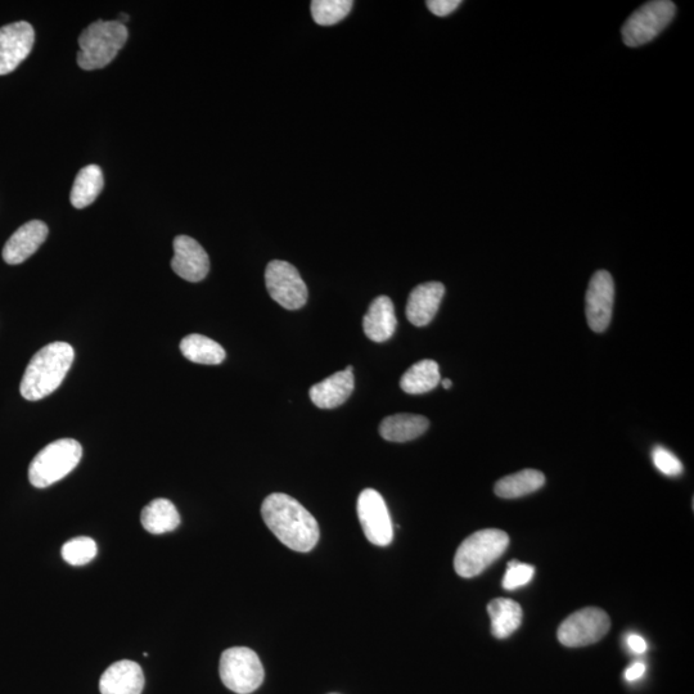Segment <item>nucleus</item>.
Here are the masks:
<instances>
[{
  "label": "nucleus",
  "instance_id": "25",
  "mask_svg": "<svg viewBox=\"0 0 694 694\" xmlns=\"http://www.w3.org/2000/svg\"><path fill=\"white\" fill-rule=\"evenodd\" d=\"M180 351L184 358L193 363L219 365L225 360V350L218 342L202 335H188L180 342Z\"/></svg>",
  "mask_w": 694,
  "mask_h": 694
},
{
  "label": "nucleus",
  "instance_id": "8",
  "mask_svg": "<svg viewBox=\"0 0 694 694\" xmlns=\"http://www.w3.org/2000/svg\"><path fill=\"white\" fill-rule=\"evenodd\" d=\"M611 620L597 607L583 608L567 617L558 629V641L566 647H585L601 641L610 632Z\"/></svg>",
  "mask_w": 694,
  "mask_h": 694
},
{
  "label": "nucleus",
  "instance_id": "19",
  "mask_svg": "<svg viewBox=\"0 0 694 694\" xmlns=\"http://www.w3.org/2000/svg\"><path fill=\"white\" fill-rule=\"evenodd\" d=\"M430 422L417 414H395L383 419L380 434L391 443H407L425 434Z\"/></svg>",
  "mask_w": 694,
  "mask_h": 694
},
{
  "label": "nucleus",
  "instance_id": "18",
  "mask_svg": "<svg viewBox=\"0 0 694 694\" xmlns=\"http://www.w3.org/2000/svg\"><path fill=\"white\" fill-rule=\"evenodd\" d=\"M398 326L394 304L390 297L378 296L369 306L368 313L363 319L365 336L374 342L390 340Z\"/></svg>",
  "mask_w": 694,
  "mask_h": 694
},
{
  "label": "nucleus",
  "instance_id": "9",
  "mask_svg": "<svg viewBox=\"0 0 694 694\" xmlns=\"http://www.w3.org/2000/svg\"><path fill=\"white\" fill-rule=\"evenodd\" d=\"M265 283L270 297L282 308L297 310L308 301V287L299 270L287 261L273 260L265 270Z\"/></svg>",
  "mask_w": 694,
  "mask_h": 694
},
{
  "label": "nucleus",
  "instance_id": "26",
  "mask_svg": "<svg viewBox=\"0 0 694 694\" xmlns=\"http://www.w3.org/2000/svg\"><path fill=\"white\" fill-rule=\"evenodd\" d=\"M353 6L354 2L351 0H314L312 16L318 25H336L345 20Z\"/></svg>",
  "mask_w": 694,
  "mask_h": 694
},
{
  "label": "nucleus",
  "instance_id": "16",
  "mask_svg": "<svg viewBox=\"0 0 694 694\" xmlns=\"http://www.w3.org/2000/svg\"><path fill=\"white\" fill-rule=\"evenodd\" d=\"M143 688V670L137 662L129 660L115 662L103 673L99 682L102 694H142Z\"/></svg>",
  "mask_w": 694,
  "mask_h": 694
},
{
  "label": "nucleus",
  "instance_id": "4",
  "mask_svg": "<svg viewBox=\"0 0 694 694\" xmlns=\"http://www.w3.org/2000/svg\"><path fill=\"white\" fill-rule=\"evenodd\" d=\"M508 544L509 536L502 530L477 531L459 545L454 569L461 578H475L503 556Z\"/></svg>",
  "mask_w": 694,
  "mask_h": 694
},
{
  "label": "nucleus",
  "instance_id": "10",
  "mask_svg": "<svg viewBox=\"0 0 694 694\" xmlns=\"http://www.w3.org/2000/svg\"><path fill=\"white\" fill-rule=\"evenodd\" d=\"M358 517L365 538L378 547H386L394 539V527L385 499L374 489H365L358 498Z\"/></svg>",
  "mask_w": 694,
  "mask_h": 694
},
{
  "label": "nucleus",
  "instance_id": "15",
  "mask_svg": "<svg viewBox=\"0 0 694 694\" xmlns=\"http://www.w3.org/2000/svg\"><path fill=\"white\" fill-rule=\"evenodd\" d=\"M445 287L440 282H427L410 292L407 304V318L413 326L425 327L439 312Z\"/></svg>",
  "mask_w": 694,
  "mask_h": 694
},
{
  "label": "nucleus",
  "instance_id": "20",
  "mask_svg": "<svg viewBox=\"0 0 694 694\" xmlns=\"http://www.w3.org/2000/svg\"><path fill=\"white\" fill-rule=\"evenodd\" d=\"M491 620V633L495 638L511 637L520 628L524 612L517 602L508 598H497L488 606Z\"/></svg>",
  "mask_w": 694,
  "mask_h": 694
},
{
  "label": "nucleus",
  "instance_id": "30",
  "mask_svg": "<svg viewBox=\"0 0 694 694\" xmlns=\"http://www.w3.org/2000/svg\"><path fill=\"white\" fill-rule=\"evenodd\" d=\"M427 7L435 16L445 17L461 6V0H430Z\"/></svg>",
  "mask_w": 694,
  "mask_h": 694
},
{
  "label": "nucleus",
  "instance_id": "3",
  "mask_svg": "<svg viewBox=\"0 0 694 694\" xmlns=\"http://www.w3.org/2000/svg\"><path fill=\"white\" fill-rule=\"evenodd\" d=\"M128 36V29L119 21L93 22L80 35L78 65L87 71L103 69L114 61Z\"/></svg>",
  "mask_w": 694,
  "mask_h": 694
},
{
  "label": "nucleus",
  "instance_id": "29",
  "mask_svg": "<svg viewBox=\"0 0 694 694\" xmlns=\"http://www.w3.org/2000/svg\"><path fill=\"white\" fill-rule=\"evenodd\" d=\"M653 462L657 470H660L664 475L679 476L683 472V464L669 450L664 448H656L653 450Z\"/></svg>",
  "mask_w": 694,
  "mask_h": 694
},
{
  "label": "nucleus",
  "instance_id": "28",
  "mask_svg": "<svg viewBox=\"0 0 694 694\" xmlns=\"http://www.w3.org/2000/svg\"><path fill=\"white\" fill-rule=\"evenodd\" d=\"M535 574L534 566L518 561L508 563V569L503 579V588L515 590L529 584Z\"/></svg>",
  "mask_w": 694,
  "mask_h": 694
},
{
  "label": "nucleus",
  "instance_id": "21",
  "mask_svg": "<svg viewBox=\"0 0 694 694\" xmlns=\"http://www.w3.org/2000/svg\"><path fill=\"white\" fill-rule=\"evenodd\" d=\"M141 522L144 530L153 535L170 533L178 529L180 515L168 499H155L143 508Z\"/></svg>",
  "mask_w": 694,
  "mask_h": 694
},
{
  "label": "nucleus",
  "instance_id": "34",
  "mask_svg": "<svg viewBox=\"0 0 694 694\" xmlns=\"http://www.w3.org/2000/svg\"><path fill=\"white\" fill-rule=\"evenodd\" d=\"M441 383H443V387L445 390H449L450 387L453 386V382L448 380V378H445V380L441 381Z\"/></svg>",
  "mask_w": 694,
  "mask_h": 694
},
{
  "label": "nucleus",
  "instance_id": "36",
  "mask_svg": "<svg viewBox=\"0 0 694 694\" xmlns=\"http://www.w3.org/2000/svg\"><path fill=\"white\" fill-rule=\"evenodd\" d=\"M332 694H337V693H332Z\"/></svg>",
  "mask_w": 694,
  "mask_h": 694
},
{
  "label": "nucleus",
  "instance_id": "13",
  "mask_svg": "<svg viewBox=\"0 0 694 694\" xmlns=\"http://www.w3.org/2000/svg\"><path fill=\"white\" fill-rule=\"evenodd\" d=\"M171 268L177 276L188 282L204 281L210 270L209 255L192 237L178 236L174 240V258L171 260Z\"/></svg>",
  "mask_w": 694,
  "mask_h": 694
},
{
  "label": "nucleus",
  "instance_id": "14",
  "mask_svg": "<svg viewBox=\"0 0 694 694\" xmlns=\"http://www.w3.org/2000/svg\"><path fill=\"white\" fill-rule=\"evenodd\" d=\"M47 237V224L40 222V220H31V222L22 225L12 234L4 246V261L9 265L24 263L38 251Z\"/></svg>",
  "mask_w": 694,
  "mask_h": 694
},
{
  "label": "nucleus",
  "instance_id": "35",
  "mask_svg": "<svg viewBox=\"0 0 694 694\" xmlns=\"http://www.w3.org/2000/svg\"><path fill=\"white\" fill-rule=\"evenodd\" d=\"M345 371H347V372H353V371H354V368L351 367V365H349V367H346V368H345Z\"/></svg>",
  "mask_w": 694,
  "mask_h": 694
},
{
  "label": "nucleus",
  "instance_id": "22",
  "mask_svg": "<svg viewBox=\"0 0 694 694\" xmlns=\"http://www.w3.org/2000/svg\"><path fill=\"white\" fill-rule=\"evenodd\" d=\"M441 382L439 364L435 360H421L408 369L400 380L401 390L410 395L426 394Z\"/></svg>",
  "mask_w": 694,
  "mask_h": 694
},
{
  "label": "nucleus",
  "instance_id": "27",
  "mask_svg": "<svg viewBox=\"0 0 694 694\" xmlns=\"http://www.w3.org/2000/svg\"><path fill=\"white\" fill-rule=\"evenodd\" d=\"M97 543L88 536H79L63 544L62 558L71 566H84L96 558Z\"/></svg>",
  "mask_w": 694,
  "mask_h": 694
},
{
  "label": "nucleus",
  "instance_id": "12",
  "mask_svg": "<svg viewBox=\"0 0 694 694\" xmlns=\"http://www.w3.org/2000/svg\"><path fill=\"white\" fill-rule=\"evenodd\" d=\"M34 42L35 31L29 22L0 27V76L15 71L29 56Z\"/></svg>",
  "mask_w": 694,
  "mask_h": 694
},
{
  "label": "nucleus",
  "instance_id": "31",
  "mask_svg": "<svg viewBox=\"0 0 694 694\" xmlns=\"http://www.w3.org/2000/svg\"><path fill=\"white\" fill-rule=\"evenodd\" d=\"M628 646L637 655H643L648 650L647 642L638 634L629 635Z\"/></svg>",
  "mask_w": 694,
  "mask_h": 694
},
{
  "label": "nucleus",
  "instance_id": "23",
  "mask_svg": "<svg viewBox=\"0 0 694 694\" xmlns=\"http://www.w3.org/2000/svg\"><path fill=\"white\" fill-rule=\"evenodd\" d=\"M105 186L101 168L88 165L76 175L74 187L71 189L70 200L75 209H84L92 205Z\"/></svg>",
  "mask_w": 694,
  "mask_h": 694
},
{
  "label": "nucleus",
  "instance_id": "24",
  "mask_svg": "<svg viewBox=\"0 0 694 694\" xmlns=\"http://www.w3.org/2000/svg\"><path fill=\"white\" fill-rule=\"evenodd\" d=\"M545 484V476L536 470H524L507 477H503L495 485V494L503 499H516L525 497L542 489Z\"/></svg>",
  "mask_w": 694,
  "mask_h": 694
},
{
  "label": "nucleus",
  "instance_id": "5",
  "mask_svg": "<svg viewBox=\"0 0 694 694\" xmlns=\"http://www.w3.org/2000/svg\"><path fill=\"white\" fill-rule=\"evenodd\" d=\"M83 457L79 441L61 439L45 446L33 459L29 467L31 485L38 489L48 488L61 481L75 470Z\"/></svg>",
  "mask_w": 694,
  "mask_h": 694
},
{
  "label": "nucleus",
  "instance_id": "17",
  "mask_svg": "<svg viewBox=\"0 0 694 694\" xmlns=\"http://www.w3.org/2000/svg\"><path fill=\"white\" fill-rule=\"evenodd\" d=\"M355 386L354 373L341 371L332 374L326 380L317 383L310 389L309 395L313 404L321 409H333L344 404L353 394Z\"/></svg>",
  "mask_w": 694,
  "mask_h": 694
},
{
  "label": "nucleus",
  "instance_id": "33",
  "mask_svg": "<svg viewBox=\"0 0 694 694\" xmlns=\"http://www.w3.org/2000/svg\"><path fill=\"white\" fill-rule=\"evenodd\" d=\"M116 21H119V22H120V24H123V25H125V24H126V22H128V21H129V16H128V15H125V13H123V15H120V16H119V18H117V20H116Z\"/></svg>",
  "mask_w": 694,
  "mask_h": 694
},
{
  "label": "nucleus",
  "instance_id": "11",
  "mask_svg": "<svg viewBox=\"0 0 694 694\" xmlns=\"http://www.w3.org/2000/svg\"><path fill=\"white\" fill-rule=\"evenodd\" d=\"M615 285L611 274L599 270L590 279L587 297H585V313L589 327L594 332L601 333L610 326L612 309H614Z\"/></svg>",
  "mask_w": 694,
  "mask_h": 694
},
{
  "label": "nucleus",
  "instance_id": "7",
  "mask_svg": "<svg viewBox=\"0 0 694 694\" xmlns=\"http://www.w3.org/2000/svg\"><path fill=\"white\" fill-rule=\"evenodd\" d=\"M677 7L669 0H655L643 4L626 20L621 34L628 47H641L650 43L666 29L675 16Z\"/></svg>",
  "mask_w": 694,
  "mask_h": 694
},
{
  "label": "nucleus",
  "instance_id": "2",
  "mask_svg": "<svg viewBox=\"0 0 694 694\" xmlns=\"http://www.w3.org/2000/svg\"><path fill=\"white\" fill-rule=\"evenodd\" d=\"M75 351L66 342H53L33 356L22 377V398L42 400L61 386L74 363Z\"/></svg>",
  "mask_w": 694,
  "mask_h": 694
},
{
  "label": "nucleus",
  "instance_id": "6",
  "mask_svg": "<svg viewBox=\"0 0 694 694\" xmlns=\"http://www.w3.org/2000/svg\"><path fill=\"white\" fill-rule=\"evenodd\" d=\"M219 673L224 686L237 694L255 692L265 677L259 656L247 647H233L225 651L220 659Z\"/></svg>",
  "mask_w": 694,
  "mask_h": 694
},
{
  "label": "nucleus",
  "instance_id": "32",
  "mask_svg": "<svg viewBox=\"0 0 694 694\" xmlns=\"http://www.w3.org/2000/svg\"><path fill=\"white\" fill-rule=\"evenodd\" d=\"M646 665L643 662H635L628 670L625 671V679L628 682H635V680L641 679L644 674H646Z\"/></svg>",
  "mask_w": 694,
  "mask_h": 694
},
{
  "label": "nucleus",
  "instance_id": "1",
  "mask_svg": "<svg viewBox=\"0 0 694 694\" xmlns=\"http://www.w3.org/2000/svg\"><path fill=\"white\" fill-rule=\"evenodd\" d=\"M261 516L269 530L292 551L310 552L318 544L317 520L290 495L270 494L261 506Z\"/></svg>",
  "mask_w": 694,
  "mask_h": 694
}]
</instances>
